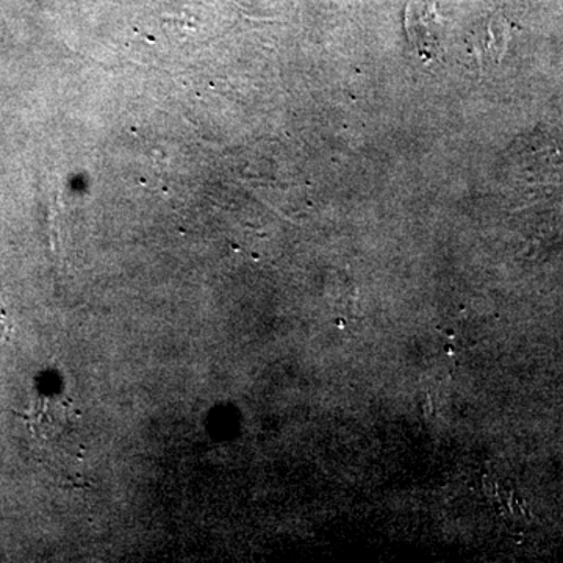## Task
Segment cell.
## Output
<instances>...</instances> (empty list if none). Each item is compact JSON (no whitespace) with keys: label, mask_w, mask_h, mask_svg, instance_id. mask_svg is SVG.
<instances>
[{"label":"cell","mask_w":563,"mask_h":563,"mask_svg":"<svg viewBox=\"0 0 563 563\" xmlns=\"http://www.w3.org/2000/svg\"><path fill=\"white\" fill-rule=\"evenodd\" d=\"M444 24L440 0H409L407 3L404 27L422 62H437L443 57Z\"/></svg>","instance_id":"6da1fadb"},{"label":"cell","mask_w":563,"mask_h":563,"mask_svg":"<svg viewBox=\"0 0 563 563\" xmlns=\"http://www.w3.org/2000/svg\"><path fill=\"white\" fill-rule=\"evenodd\" d=\"M517 31V25L498 11L481 27L474 29L468 38L470 52L481 65H487V63L499 65Z\"/></svg>","instance_id":"7a4b0ae2"},{"label":"cell","mask_w":563,"mask_h":563,"mask_svg":"<svg viewBox=\"0 0 563 563\" xmlns=\"http://www.w3.org/2000/svg\"><path fill=\"white\" fill-rule=\"evenodd\" d=\"M38 410L35 409L32 417H44L49 420L35 421V429L38 433L51 439L54 433H60L66 426L73 421V406L65 402L44 401L38 404Z\"/></svg>","instance_id":"3957f363"},{"label":"cell","mask_w":563,"mask_h":563,"mask_svg":"<svg viewBox=\"0 0 563 563\" xmlns=\"http://www.w3.org/2000/svg\"><path fill=\"white\" fill-rule=\"evenodd\" d=\"M9 328H7L5 318L0 317V339H5Z\"/></svg>","instance_id":"277c9868"}]
</instances>
